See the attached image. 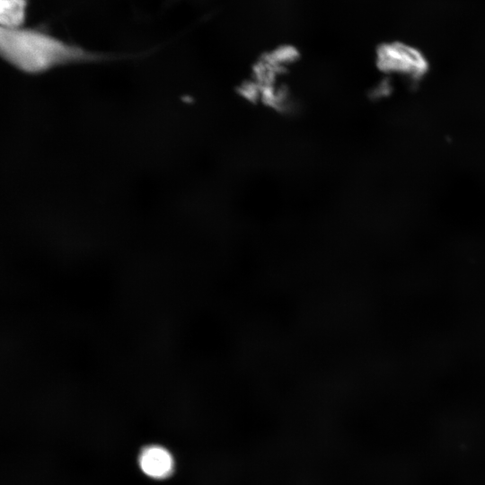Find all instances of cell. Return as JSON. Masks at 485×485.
I'll return each mask as SVG.
<instances>
[{
	"instance_id": "6da1fadb",
	"label": "cell",
	"mask_w": 485,
	"mask_h": 485,
	"mask_svg": "<svg viewBox=\"0 0 485 485\" xmlns=\"http://www.w3.org/2000/svg\"><path fill=\"white\" fill-rule=\"evenodd\" d=\"M0 57L27 74H41L53 68L98 62L104 56L67 42L47 31L32 28L0 27Z\"/></svg>"
},
{
	"instance_id": "7a4b0ae2",
	"label": "cell",
	"mask_w": 485,
	"mask_h": 485,
	"mask_svg": "<svg viewBox=\"0 0 485 485\" xmlns=\"http://www.w3.org/2000/svg\"><path fill=\"white\" fill-rule=\"evenodd\" d=\"M377 67L386 75H396L418 80L426 75L428 63L418 48L401 42H391L379 47Z\"/></svg>"
},
{
	"instance_id": "3957f363",
	"label": "cell",
	"mask_w": 485,
	"mask_h": 485,
	"mask_svg": "<svg viewBox=\"0 0 485 485\" xmlns=\"http://www.w3.org/2000/svg\"><path fill=\"white\" fill-rule=\"evenodd\" d=\"M173 465L172 454L162 446L150 445L140 453L139 466L143 472L151 478L168 477L172 472Z\"/></svg>"
},
{
	"instance_id": "277c9868",
	"label": "cell",
	"mask_w": 485,
	"mask_h": 485,
	"mask_svg": "<svg viewBox=\"0 0 485 485\" xmlns=\"http://www.w3.org/2000/svg\"><path fill=\"white\" fill-rule=\"evenodd\" d=\"M27 0H0V27H22L26 16Z\"/></svg>"
},
{
	"instance_id": "5b68a950",
	"label": "cell",
	"mask_w": 485,
	"mask_h": 485,
	"mask_svg": "<svg viewBox=\"0 0 485 485\" xmlns=\"http://www.w3.org/2000/svg\"><path fill=\"white\" fill-rule=\"evenodd\" d=\"M240 90L241 94L251 101L260 99V86L256 80L242 84Z\"/></svg>"
},
{
	"instance_id": "8992f818",
	"label": "cell",
	"mask_w": 485,
	"mask_h": 485,
	"mask_svg": "<svg viewBox=\"0 0 485 485\" xmlns=\"http://www.w3.org/2000/svg\"><path fill=\"white\" fill-rule=\"evenodd\" d=\"M392 90V84L386 79H384L375 84L370 90V97L372 99H381L390 94Z\"/></svg>"
}]
</instances>
